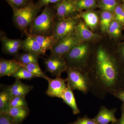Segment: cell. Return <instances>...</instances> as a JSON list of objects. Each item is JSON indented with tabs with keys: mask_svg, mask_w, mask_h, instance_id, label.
<instances>
[{
	"mask_svg": "<svg viewBox=\"0 0 124 124\" xmlns=\"http://www.w3.org/2000/svg\"><path fill=\"white\" fill-rule=\"evenodd\" d=\"M86 73L91 83L90 92L103 99L108 94L114 95L124 90V65L118 56L102 46L91 58Z\"/></svg>",
	"mask_w": 124,
	"mask_h": 124,
	"instance_id": "6da1fadb",
	"label": "cell"
},
{
	"mask_svg": "<svg viewBox=\"0 0 124 124\" xmlns=\"http://www.w3.org/2000/svg\"><path fill=\"white\" fill-rule=\"evenodd\" d=\"M57 17L56 10L53 6H45L42 13L37 16L30 27L32 35L51 36L55 26Z\"/></svg>",
	"mask_w": 124,
	"mask_h": 124,
	"instance_id": "7a4b0ae2",
	"label": "cell"
},
{
	"mask_svg": "<svg viewBox=\"0 0 124 124\" xmlns=\"http://www.w3.org/2000/svg\"><path fill=\"white\" fill-rule=\"evenodd\" d=\"M68 67L86 72L91 58V49L87 42L73 46L63 56Z\"/></svg>",
	"mask_w": 124,
	"mask_h": 124,
	"instance_id": "3957f363",
	"label": "cell"
},
{
	"mask_svg": "<svg viewBox=\"0 0 124 124\" xmlns=\"http://www.w3.org/2000/svg\"><path fill=\"white\" fill-rule=\"evenodd\" d=\"M13 10V22L19 31L26 34L27 29L36 17L40 9L36 6L35 4L31 0L26 6L21 8H12Z\"/></svg>",
	"mask_w": 124,
	"mask_h": 124,
	"instance_id": "277c9868",
	"label": "cell"
},
{
	"mask_svg": "<svg viewBox=\"0 0 124 124\" xmlns=\"http://www.w3.org/2000/svg\"><path fill=\"white\" fill-rule=\"evenodd\" d=\"M67 84L72 90H78L83 94L90 92L91 85L86 72L68 67L66 71Z\"/></svg>",
	"mask_w": 124,
	"mask_h": 124,
	"instance_id": "5b68a950",
	"label": "cell"
},
{
	"mask_svg": "<svg viewBox=\"0 0 124 124\" xmlns=\"http://www.w3.org/2000/svg\"><path fill=\"white\" fill-rule=\"evenodd\" d=\"M80 18L79 16H78L64 20H55V26L51 35L54 45L62 38L75 32Z\"/></svg>",
	"mask_w": 124,
	"mask_h": 124,
	"instance_id": "8992f818",
	"label": "cell"
},
{
	"mask_svg": "<svg viewBox=\"0 0 124 124\" xmlns=\"http://www.w3.org/2000/svg\"><path fill=\"white\" fill-rule=\"evenodd\" d=\"M57 12L56 20H61L79 16L80 11L76 0H62L53 5Z\"/></svg>",
	"mask_w": 124,
	"mask_h": 124,
	"instance_id": "52a82bcc",
	"label": "cell"
},
{
	"mask_svg": "<svg viewBox=\"0 0 124 124\" xmlns=\"http://www.w3.org/2000/svg\"><path fill=\"white\" fill-rule=\"evenodd\" d=\"M82 42L75 32L71 33L54 45L50 50L51 54L63 57L73 46Z\"/></svg>",
	"mask_w": 124,
	"mask_h": 124,
	"instance_id": "ba28073f",
	"label": "cell"
},
{
	"mask_svg": "<svg viewBox=\"0 0 124 124\" xmlns=\"http://www.w3.org/2000/svg\"><path fill=\"white\" fill-rule=\"evenodd\" d=\"M43 59L46 71L53 76L60 77L61 74L66 71V62L62 56L51 54L50 56Z\"/></svg>",
	"mask_w": 124,
	"mask_h": 124,
	"instance_id": "9c48e42d",
	"label": "cell"
},
{
	"mask_svg": "<svg viewBox=\"0 0 124 124\" xmlns=\"http://www.w3.org/2000/svg\"><path fill=\"white\" fill-rule=\"evenodd\" d=\"M49 85L46 91V94L51 97L62 98L63 94L67 87V79H62L56 77L54 79L49 78L48 80Z\"/></svg>",
	"mask_w": 124,
	"mask_h": 124,
	"instance_id": "30bf717a",
	"label": "cell"
},
{
	"mask_svg": "<svg viewBox=\"0 0 124 124\" xmlns=\"http://www.w3.org/2000/svg\"><path fill=\"white\" fill-rule=\"evenodd\" d=\"M0 39L2 51L4 53L13 55L14 57L19 54V51L21 50L23 40L9 39L4 35L1 36Z\"/></svg>",
	"mask_w": 124,
	"mask_h": 124,
	"instance_id": "8fae6325",
	"label": "cell"
},
{
	"mask_svg": "<svg viewBox=\"0 0 124 124\" xmlns=\"http://www.w3.org/2000/svg\"><path fill=\"white\" fill-rule=\"evenodd\" d=\"M88 28L92 31H95L100 24V13L94 9L81 11L79 15Z\"/></svg>",
	"mask_w": 124,
	"mask_h": 124,
	"instance_id": "7c38bea8",
	"label": "cell"
},
{
	"mask_svg": "<svg viewBox=\"0 0 124 124\" xmlns=\"http://www.w3.org/2000/svg\"><path fill=\"white\" fill-rule=\"evenodd\" d=\"M116 108L108 109L102 106L97 115L93 119L98 124H108L110 122L117 123L118 120L116 117Z\"/></svg>",
	"mask_w": 124,
	"mask_h": 124,
	"instance_id": "4fadbf2b",
	"label": "cell"
},
{
	"mask_svg": "<svg viewBox=\"0 0 124 124\" xmlns=\"http://www.w3.org/2000/svg\"><path fill=\"white\" fill-rule=\"evenodd\" d=\"M75 33L82 42L94 40L101 37L99 34L93 32L86 26L84 22L80 20L76 27Z\"/></svg>",
	"mask_w": 124,
	"mask_h": 124,
	"instance_id": "5bb4252c",
	"label": "cell"
},
{
	"mask_svg": "<svg viewBox=\"0 0 124 124\" xmlns=\"http://www.w3.org/2000/svg\"><path fill=\"white\" fill-rule=\"evenodd\" d=\"M33 86L25 84L20 80L16 79L15 82L10 86L6 87L11 98L15 96L25 97L32 90Z\"/></svg>",
	"mask_w": 124,
	"mask_h": 124,
	"instance_id": "9a60e30c",
	"label": "cell"
},
{
	"mask_svg": "<svg viewBox=\"0 0 124 124\" xmlns=\"http://www.w3.org/2000/svg\"><path fill=\"white\" fill-rule=\"evenodd\" d=\"M26 35V37L23 40L21 50L24 52L34 53L40 55L45 54V52L30 33L28 32Z\"/></svg>",
	"mask_w": 124,
	"mask_h": 124,
	"instance_id": "2e32d148",
	"label": "cell"
},
{
	"mask_svg": "<svg viewBox=\"0 0 124 124\" xmlns=\"http://www.w3.org/2000/svg\"><path fill=\"white\" fill-rule=\"evenodd\" d=\"M22 67L15 59L6 60L1 58L0 60V77L6 76H10Z\"/></svg>",
	"mask_w": 124,
	"mask_h": 124,
	"instance_id": "e0dca14e",
	"label": "cell"
},
{
	"mask_svg": "<svg viewBox=\"0 0 124 124\" xmlns=\"http://www.w3.org/2000/svg\"><path fill=\"white\" fill-rule=\"evenodd\" d=\"M28 107H14L9 108L7 113L12 118L15 124H20L29 115Z\"/></svg>",
	"mask_w": 124,
	"mask_h": 124,
	"instance_id": "ac0fdd59",
	"label": "cell"
},
{
	"mask_svg": "<svg viewBox=\"0 0 124 124\" xmlns=\"http://www.w3.org/2000/svg\"><path fill=\"white\" fill-rule=\"evenodd\" d=\"M62 99L63 100V102L69 106L72 109L73 115L79 114L80 111L77 106L72 90L68 85L66 89L63 94Z\"/></svg>",
	"mask_w": 124,
	"mask_h": 124,
	"instance_id": "d6986e66",
	"label": "cell"
},
{
	"mask_svg": "<svg viewBox=\"0 0 124 124\" xmlns=\"http://www.w3.org/2000/svg\"><path fill=\"white\" fill-rule=\"evenodd\" d=\"M100 30L103 34H108V28L112 21L115 19L113 12L101 11L100 13Z\"/></svg>",
	"mask_w": 124,
	"mask_h": 124,
	"instance_id": "ffe728a7",
	"label": "cell"
},
{
	"mask_svg": "<svg viewBox=\"0 0 124 124\" xmlns=\"http://www.w3.org/2000/svg\"><path fill=\"white\" fill-rule=\"evenodd\" d=\"M40 55L34 53H19L14 57V59L23 64L35 63L38 64V61Z\"/></svg>",
	"mask_w": 124,
	"mask_h": 124,
	"instance_id": "44dd1931",
	"label": "cell"
},
{
	"mask_svg": "<svg viewBox=\"0 0 124 124\" xmlns=\"http://www.w3.org/2000/svg\"><path fill=\"white\" fill-rule=\"evenodd\" d=\"M31 35L38 42L45 53L47 50H51L54 46V41L52 36H49Z\"/></svg>",
	"mask_w": 124,
	"mask_h": 124,
	"instance_id": "7402d4cb",
	"label": "cell"
},
{
	"mask_svg": "<svg viewBox=\"0 0 124 124\" xmlns=\"http://www.w3.org/2000/svg\"><path fill=\"white\" fill-rule=\"evenodd\" d=\"M18 62V61H17ZM20 66L24 68L29 73L36 77L42 78L48 80L49 78L41 69L38 64L35 63H30L28 64H23L18 62Z\"/></svg>",
	"mask_w": 124,
	"mask_h": 124,
	"instance_id": "603a6c76",
	"label": "cell"
},
{
	"mask_svg": "<svg viewBox=\"0 0 124 124\" xmlns=\"http://www.w3.org/2000/svg\"><path fill=\"white\" fill-rule=\"evenodd\" d=\"M123 24L114 19L111 22L108 28V34L111 38L117 39L120 37L122 35Z\"/></svg>",
	"mask_w": 124,
	"mask_h": 124,
	"instance_id": "cb8c5ba5",
	"label": "cell"
},
{
	"mask_svg": "<svg viewBox=\"0 0 124 124\" xmlns=\"http://www.w3.org/2000/svg\"><path fill=\"white\" fill-rule=\"evenodd\" d=\"M11 97L6 88L0 93V113H7L9 108V102Z\"/></svg>",
	"mask_w": 124,
	"mask_h": 124,
	"instance_id": "d4e9b609",
	"label": "cell"
},
{
	"mask_svg": "<svg viewBox=\"0 0 124 124\" xmlns=\"http://www.w3.org/2000/svg\"><path fill=\"white\" fill-rule=\"evenodd\" d=\"M98 7L101 11L113 12L119 1L115 0H98Z\"/></svg>",
	"mask_w": 124,
	"mask_h": 124,
	"instance_id": "484cf974",
	"label": "cell"
},
{
	"mask_svg": "<svg viewBox=\"0 0 124 124\" xmlns=\"http://www.w3.org/2000/svg\"><path fill=\"white\" fill-rule=\"evenodd\" d=\"M76 1V5L80 11L83 10L94 9L98 7L96 0H78Z\"/></svg>",
	"mask_w": 124,
	"mask_h": 124,
	"instance_id": "4316f807",
	"label": "cell"
},
{
	"mask_svg": "<svg viewBox=\"0 0 124 124\" xmlns=\"http://www.w3.org/2000/svg\"><path fill=\"white\" fill-rule=\"evenodd\" d=\"M15 78L16 79H24L30 80L37 77L29 73V72L23 67L19 68L15 73L10 76Z\"/></svg>",
	"mask_w": 124,
	"mask_h": 124,
	"instance_id": "83f0119b",
	"label": "cell"
},
{
	"mask_svg": "<svg viewBox=\"0 0 124 124\" xmlns=\"http://www.w3.org/2000/svg\"><path fill=\"white\" fill-rule=\"evenodd\" d=\"M14 107H28L25 97L15 96L11 98L9 102V108Z\"/></svg>",
	"mask_w": 124,
	"mask_h": 124,
	"instance_id": "f1b7e54d",
	"label": "cell"
},
{
	"mask_svg": "<svg viewBox=\"0 0 124 124\" xmlns=\"http://www.w3.org/2000/svg\"><path fill=\"white\" fill-rule=\"evenodd\" d=\"M121 3L118 4L116 6L113 12V14L115 19L124 26V11Z\"/></svg>",
	"mask_w": 124,
	"mask_h": 124,
	"instance_id": "f546056e",
	"label": "cell"
},
{
	"mask_svg": "<svg viewBox=\"0 0 124 124\" xmlns=\"http://www.w3.org/2000/svg\"><path fill=\"white\" fill-rule=\"evenodd\" d=\"M12 8H21L26 6L31 0H5Z\"/></svg>",
	"mask_w": 124,
	"mask_h": 124,
	"instance_id": "4dcf8cb0",
	"label": "cell"
},
{
	"mask_svg": "<svg viewBox=\"0 0 124 124\" xmlns=\"http://www.w3.org/2000/svg\"><path fill=\"white\" fill-rule=\"evenodd\" d=\"M67 124H98L93 119H91L86 115L82 117H78L76 121Z\"/></svg>",
	"mask_w": 124,
	"mask_h": 124,
	"instance_id": "1f68e13d",
	"label": "cell"
},
{
	"mask_svg": "<svg viewBox=\"0 0 124 124\" xmlns=\"http://www.w3.org/2000/svg\"><path fill=\"white\" fill-rule=\"evenodd\" d=\"M62 0H38V2L35 4L36 6L39 9H41L43 6L51 4H54L61 1Z\"/></svg>",
	"mask_w": 124,
	"mask_h": 124,
	"instance_id": "d6a6232c",
	"label": "cell"
},
{
	"mask_svg": "<svg viewBox=\"0 0 124 124\" xmlns=\"http://www.w3.org/2000/svg\"><path fill=\"white\" fill-rule=\"evenodd\" d=\"M0 124H15L7 113H0Z\"/></svg>",
	"mask_w": 124,
	"mask_h": 124,
	"instance_id": "836d02e7",
	"label": "cell"
},
{
	"mask_svg": "<svg viewBox=\"0 0 124 124\" xmlns=\"http://www.w3.org/2000/svg\"><path fill=\"white\" fill-rule=\"evenodd\" d=\"M117 55L120 60L124 65V44L121 43L118 47L117 51Z\"/></svg>",
	"mask_w": 124,
	"mask_h": 124,
	"instance_id": "e575fe53",
	"label": "cell"
},
{
	"mask_svg": "<svg viewBox=\"0 0 124 124\" xmlns=\"http://www.w3.org/2000/svg\"><path fill=\"white\" fill-rule=\"evenodd\" d=\"M113 95L124 103V90L117 91Z\"/></svg>",
	"mask_w": 124,
	"mask_h": 124,
	"instance_id": "d590c367",
	"label": "cell"
},
{
	"mask_svg": "<svg viewBox=\"0 0 124 124\" xmlns=\"http://www.w3.org/2000/svg\"><path fill=\"white\" fill-rule=\"evenodd\" d=\"M116 124H124V113H122L121 117L118 120Z\"/></svg>",
	"mask_w": 124,
	"mask_h": 124,
	"instance_id": "8d00e7d4",
	"label": "cell"
},
{
	"mask_svg": "<svg viewBox=\"0 0 124 124\" xmlns=\"http://www.w3.org/2000/svg\"><path fill=\"white\" fill-rule=\"evenodd\" d=\"M121 112L124 113V103H122L121 106Z\"/></svg>",
	"mask_w": 124,
	"mask_h": 124,
	"instance_id": "74e56055",
	"label": "cell"
},
{
	"mask_svg": "<svg viewBox=\"0 0 124 124\" xmlns=\"http://www.w3.org/2000/svg\"><path fill=\"white\" fill-rule=\"evenodd\" d=\"M121 6H122V8H123L124 11V0H122V1H121Z\"/></svg>",
	"mask_w": 124,
	"mask_h": 124,
	"instance_id": "f35d334b",
	"label": "cell"
},
{
	"mask_svg": "<svg viewBox=\"0 0 124 124\" xmlns=\"http://www.w3.org/2000/svg\"><path fill=\"white\" fill-rule=\"evenodd\" d=\"M110 124H116V123H114V122H112Z\"/></svg>",
	"mask_w": 124,
	"mask_h": 124,
	"instance_id": "ab89813d",
	"label": "cell"
},
{
	"mask_svg": "<svg viewBox=\"0 0 124 124\" xmlns=\"http://www.w3.org/2000/svg\"><path fill=\"white\" fill-rule=\"evenodd\" d=\"M115 0L117 1H119V2H121V0Z\"/></svg>",
	"mask_w": 124,
	"mask_h": 124,
	"instance_id": "60d3db41",
	"label": "cell"
},
{
	"mask_svg": "<svg viewBox=\"0 0 124 124\" xmlns=\"http://www.w3.org/2000/svg\"></svg>",
	"mask_w": 124,
	"mask_h": 124,
	"instance_id": "b9f144b4",
	"label": "cell"
}]
</instances>
